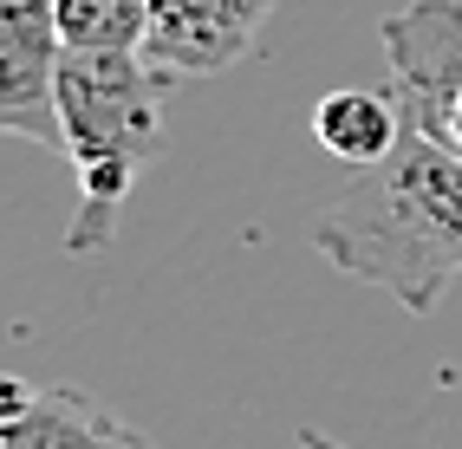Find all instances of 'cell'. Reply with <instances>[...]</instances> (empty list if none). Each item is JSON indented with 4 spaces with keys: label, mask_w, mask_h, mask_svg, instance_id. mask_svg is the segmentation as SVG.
Masks as SVG:
<instances>
[{
    "label": "cell",
    "mask_w": 462,
    "mask_h": 449,
    "mask_svg": "<svg viewBox=\"0 0 462 449\" xmlns=\"http://www.w3.org/2000/svg\"><path fill=\"white\" fill-rule=\"evenodd\" d=\"M384 66H391V98L404 124L456 143V111H462V0H411L384 26Z\"/></svg>",
    "instance_id": "cell-3"
},
{
    "label": "cell",
    "mask_w": 462,
    "mask_h": 449,
    "mask_svg": "<svg viewBox=\"0 0 462 449\" xmlns=\"http://www.w3.org/2000/svg\"><path fill=\"white\" fill-rule=\"evenodd\" d=\"M0 7H7V0H0Z\"/></svg>",
    "instance_id": "cell-11"
},
{
    "label": "cell",
    "mask_w": 462,
    "mask_h": 449,
    "mask_svg": "<svg viewBox=\"0 0 462 449\" xmlns=\"http://www.w3.org/2000/svg\"><path fill=\"white\" fill-rule=\"evenodd\" d=\"M66 52H143L150 0H52Z\"/></svg>",
    "instance_id": "cell-8"
},
{
    "label": "cell",
    "mask_w": 462,
    "mask_h": 449,
    "mask_svg": "<svg viewBox=\"0 0 462 449\" xmlns=\"http://www.w3.org/2000/svg\"><path fill=\"white\" fill-rule=\"evenodd\" d=\"M59 72H66V40H59L52 0H7L0 7V137H26L66 157Z\"/></svg>",
    "instance_id": "cell-4"
},
{
    "label": "cell",
    "mask_w": 462,
    "mask_h": 449,
    "mask_svg": "<svg viewBox=\"0 0 462 449\" xmlns=\"http://www.w3.org/2000/svg\"><path fill=\"white\" fill-rule=\"evenodd\" d=\"M313 248L358 287L391 293L404 313H430L462 274V157L404 124L397 150L326 202Z\"/></svg>",
    "instance_id": "cell-1"
},
{
    "label": "cell",
    "mask_w": 462,
    "mask_h": 449,
    "mask_svg": "<svg viewBox=\"0 0 462 449\" xmlns=\"http://www.w3.org/2000/svg\"><path fill=\"white\" fill-rule=\"evenodd\" d=\"M281 0H150L143 59L170 78H208L241 66L261 46V26Z\"/></svg>",
    "instance_id": "cell-5"
},
{
    "label": "cell",
    "mask_w": 462,
    "mask_h": 449,
    "mask_svg": "<svg viewBox=\"0 0 462 449\" xmlns=\"http://www.w3.org/2000/svg\"><path fill=\"white\" fill-rule=\"evenodd\" d=\"M300 449H346V443H338V436H326V430H313V424H306V430H300Z\"/></svg>",
    "instance_id": "cell-10"
},
{
    "label": "cell",
    "mask_w": 462,
    "mask_h": 449,
    "mask_svg": "<svg viewBox=\"0 0 462 449\" xmlns=\"http://www.w3.org/2000/svg\"><path fill=\"white\" fill-rule=\"evenodd\" d=\"M0 449H163V443H150L137 424H125L111 404H98L79 384H52L7 430Z\"/></svg>",
    "instance_id": "cell-6"
},
{
    "label": "cell",
    "mask_w": 462,
    "mask_h": 449,
    "mask_svg": "<svg viewBox=\"0 0 462 449\" xmlns=\"http://www.w3.org/2000/svg\"><path fill=\"white\" fill-rule=\"evenodd\" d=\"M313 137H319L326 157L352 163V170H372L397 150V137H404V111H397L391 85H378V92L338 85V92H326L313 105Z\"/></svg>",
    "instance_id": "cell-7"
},
{
    "label": "cell",
    "mask_w": 462,
    "mask_h": 449,
    "mask_svg": "<svg viewBox=\"0 0 462 449\" xmlns=\"http://www.w3.org/2000/svg\"><path fill=\"white\" fill-rule=\"evenodd\" d=\"M33 398H40V384H26L20 371H0V443H7V430L33 410Z\"/></svg>",
    "instance_id": "cell-9"
},
{
    "label": "cell",
    "mask_w": 462,
    "mask_h": 449,
    "mask_svg": "<svg viewBox=\"0 0 462 449\" xmlns=\"http://www.w3.org/2000/svg\"><path fill=\"white\" fill-rule=\"evenodd\" d=\"M170 92L176 78L143 52H66L59 117H66V163L79 176V215L66 228L72 254H98L117 234L131 183L163 150Z\"/></svg>",
    "instance_id": "cell-2"
}]
</instances>
